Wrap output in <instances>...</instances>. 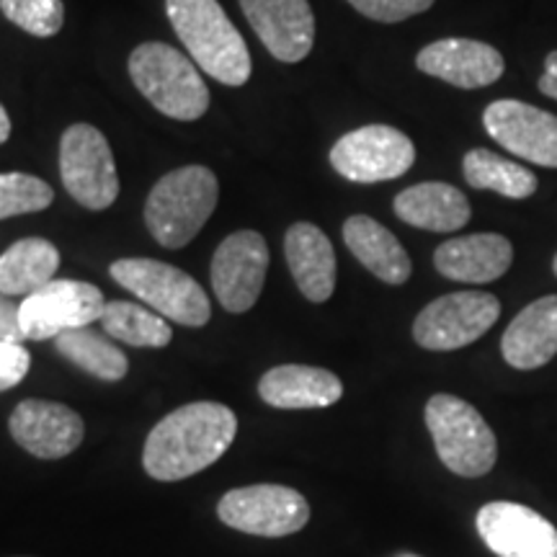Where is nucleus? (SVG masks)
I'll list each match as a JSON object with an SVG mask.
<instances>
[{
    "label": "nucleus",
    "mask_w": 557,
    "mask_h": 557,
    "mask_svg": "<svg viewBox=\"0 0 557 557\" xmlns=\"http://www.w3.org/2000/svg\"><path fill=\"white\" fill-rule=\"evenodd\" d=\"M485 132L527 163L557 169V116L532 103L498 99L483 114Z\"/></svg>",
    "instance_id": "ddd939ff"
},
{
    "label": "nucleus",
    "mask_w": 557,
    "mask_h": 557,
    "mask_svg": "<svg viewBox=\"0 0 557 557\" xmlns=\"http://www.w3.org/2000/svg\"><path fill=\"white\" fill-rule=\"evenodd\" d=\"M101 329L109 338L137 348H163L173 338L169 320L158 315V312L139 308L135 302H124V299L107 302L101 315Z\"/></svg>",
    "instance_id": "bb28decb"
},
{
    "label": "nucleus",
    "mask_w": 557,
    "mask_h": 557,
    "mask_svg": "<svg viewBox=\"0 0 557 557\" xmlns=\"http://www.w3.org/2000/svg\"><path fill=\"white\" fill-rule=\"evenodd\" d=\"M32 357L21 344L0 341V393L16 387L29 374Z\"/></svg>",
    "instance_id": "7c9ffc66"
},
{
    "label": "nucleus",
    "mask_w": 557,
    "mask_h": 557,
    "mask_svg": "<svg viewBox=\"0 0 557 557\" xmlns=\"http://www.w3.org/2000/svg\"><path fill=\"white\" fill-rule=\"evenodd\" d=\"M129 75L139 94L171 120L197 122L212 101L197 62L165 41L139 45L129 54Z\"/></svg>",
    "instance_id": "20e7f679"
},
{
    "label": "nucleus",
    "mask_w": 557,
    "mask_h": 557,
    "mask_svg": "<svg viewBox=\"0 0 557 557\" xmlns=\"http://www.w3.org/2000/svg\"><path fill=\"white\" fill-rule=\"evenodd\" d=\"M18 308L21 305H13L11 297H5L3 292H0V341H11V344L26 341L24 331H21Z\"/></svg>",
    "instance_id": "2f4dec72"
},
{
    "label": "nucleus",
    "mask_w": 557,
    "mask_h": 557,
    "mask_svg": "<svg viewBox=\"0 0 557 557\" xmlns=\"http://www.w3.org/2000/svg\"><path fill=\"white\" fill-rule=\"evenodd\" d=\"M553 271H555V276H557V256H555V261H553Z\"/></svg>",
    "instance_id": "f704fd0d"
},
{
    "label": "nucleus",
    "mask_w": 557,
    "mask_h": 557,
    "mask_svg": "<svg viewBox=\"0 0 557 557\" xmlns=\"http://www.w3.org/2000/svg\"><path fill=\"white\" fill-rule=\"evenodd\" d=\"M218 517L222 524L256 537H289L310 521V504L295 487L261 483L225 493Z\"/></svg>",
    "instance_id": "1a4fd4ad"
},
{
    "label": "nucleus",
    "mask_w": 557,
    "mask_h": 557,
    "mask_svg": "<svg viewBox=\"0 0 557 557\" xmlns=\"http://www.w3.org/2000/svg\"><path fill=\"white\" fill-rule=\"evenodd\" d=\"M344 240L361 267L372 271L385 284L400 287L413 274V263L400 240L367 214H354L344 222Z\"/></svg>",
    "instance_id": "5701e85b"
},
{
    "label": "nucleus",
    "mask_w": 557,
    "mask_h": 557,
    "mask_svg": "<svg viewBox=\"0 0 557 557\" xmlns=\"http://www.w3.org/2000/svg\"><path fill=\"white\" fill-rule=\"evenodd\" d=\"M60 176L81 207L109 209L120 197L114 152L94 124H70L60 139Z\"/></svg>",
    "instance_id": "0eeeda50"
},
{
    "label": "nucleus",
    "mask_w": 557,
    "mask_h": 557,
    "mask_svg": "<svg viewBox=\"0 0 557 557\" xmlns=\"http://www.w3.org/2000/svg\"><path fill=\"white\" fill-rule=\"evenodd\" d=\"M361 16L380 21V24H398L418 13L429 11L434 0H348Z\"/></svg>",
    "instance_id": "c756f323"
},
{
    "label": "nucleus",
    "mask_w": 557,
    "mask_h": 557,
    "mask_svg": "<svg viewBox=\"0 0 557 557\" xmlns=\"http://www.w3.org/2000/svg\"><path fill=\"white\" fill-rule=\"evenodd\" d=\"M54 348L67 361H73L75 367H81L83 372L94 374L103 382H120L129 372V361L120 348L111 344L107 336L90 329L62 331L54 338Z\"/></svg>",
    "instance_id": "a878e982"
},
{
    "label": "nucleus",
    "mask_w": 557,
    "mask_h": 557,
    "mask_svg": "<svg viewBox=\"0 0 557 557\" xmlns=\"http://www.w3.org/2000/svg\"><path fill=\"white\" fill-rule=\"evenodd\" d=\"M395 214L410 227L431 233H455L470 222V201L457 186L426 181L400 191L393 201Z\"/></svg>",
    "instance_id": "4be33fe9"
},
{
    "label": "nucleus",
    "mask_w": 557,
    "mask_h": 557,
    "mask_svg": "<svg viewBox=\"0 0 557 557\" xmlns=\"http://www.w3.org/2000/svg\"><path fill=\"white\" fill-rule=\"evenodd\" d=\"M500 351L521 372L545 367L557 354V295L527 305L506 329Z\"/></svg>",
    "instance_id": "412c9836"
},
{
    "label": "nucleus",
    "mask_w": 557,
    "mask_h": 557,
    "mask_svg": "<svg viewBox=\"0 0 557 557\" xmlns=\"http://www.w3.org/2000/svg\"><path fill=\"white\" fill-rule=\"evenodd\" d=\"M259 395L271 408L282 410L329 408L341 400L344 385L329 369L282 364L263 374L259 382Z\"/></svg>",
    "instance_id": "aec40b11"
},
{
    "label": "nucleus",
    "mask_w": 557,
    "mask_h": 557,
    "mask_svg": "<svg viewBox=\"0 0 557 557\" xmlns=\"http://www.w3.org/2000/svg\"><path fill=\"white\" fill-rule=\"evenodd\" d=\"M500 318L498 297L487 292H455L418 312L413 338L429 351H457L483 338Z\"/></svg>",
    "instance_id": "9d476101"
},
{
    "label": "nucleus",
    "mask_w": 557,
    "mask_h": 557,
    "mask_svg": "<svg viewBox=\"0 0 557 557\" xmlns=\"http://www.w3.org/2000/svg\"><path fill=\"white\" fill-rule=\"evenodd\" d=\"M250 29L282 62H302L315 45V13L308 0H240Z\"/></svg>",
    "instance_id": "dca6fc26"
},
{
    "label": "nucleus",
    "mask_w": 557,
    "mask_h": 557,
    "mask_svg": "<svg viewBox=\"0 0 557 557\" xmlns=\"http://www.w3.org/2000/svg\"><path fill=\"white\" fill-rule=\"evenodd\" d=\"M284 253L297 289L310 302H325L336 289V250H333L329 235L312 225V222H297L287 230L284 238Z\"/></svg>",
    "instance_id": "6ab92c4d"
},
{
    "label": "nucleus",
    "mask_w": 557,
    "mask_h": 557,
    "mask_svg": "<svg viewBox=\"0 0 557 557\" xmlns=\"http://www.w3.org/2000/svg\"><path fill=\"white\" fill-rule=\"evenodd\" d=\"M9 431L21 449L39 459H62L81 447L83 418L54 400H21L9 418Z\"/></svg>",
    "instance_id": "2eb2a0df"
},
{
    "label": "nucleus",
    "mask_w": 557,
    "mask_h": 557,
    "mask_svg": "<svg viewBox=\"0 0 557 557\" xmlns=\"http://www.w3.org/2000/svg\"><path fill=\"white\" fill-rule=\"evenodd\" d=\"M416 65L431 78L472 90L493 86L504 75L506 60L496 47L485 45V41L449 37L423 47L418 52Z\"/></svg>",
    "instance_id": "f3484780"
},
{
    "label": "nucleus",
    "mask_w": 557,
    "mask_h": 557,
    "mask_svg": "<svg viewBox=\"0 0 557 557\" xmlns=\"http://www.w3.org/2000/svg\"><path fill=\"white\" fill-rule=\"evenodd\" d=\"M173 32L191 60L222 86H246L253 62L246 39L218 0H165Z\"/></svg>",
    "instance_id": "f03ea898"
},
{
    "label": "nucleus",
    "mask_w": 557,
    "mask_h": 557,
    "mask_svg": "<svg viewBox=\"0 0 557 557\" xmlns=\"http://www.w3.org/2000/svg\"><path fill=\"white\" fill-rule=\"evenodd\" d=\"M220 184L207 165H184L165 173L145 201V225L163 248H184L212 218Z\"/></svg>",
    "instance_id": "7ed1b4c3"
},
{
    "label": "nucleus",
    "mask_w": 557,
    "mask_h": 557,
    "mask_svg": "<svg viewBox=\"0 0 557 557\" xmlns=\"http://www.w3.org/2000/svg\"><path fill=\"white\" fill-rule=\"evenodd\" d=\"M60 269V250L45 238H24L0 256V292L32 295L50 284Z\"/></svg>",
    "instance_id": "b1692460"
},
{
    "label": "nucleus",
    "mask_w": 557,
    "mask_h": 557,
    "mask_svg": "<svg viewBox=\"0 0 557 557\" xmlns=\"http://www.w3.org/2000/svg\"><path fill=\"white\" fill-rule=\"evenodd\" d=\"M426 426L444 468L462 478H483L493 470L498 442L478 408L457 395H434L426 403Z\"/></svg>",
    "instance_id": "39448f33"
},
{
    "label": "nucleus",
    "mask_w": 557,
    "mask_h": 557,
    "mask_svg": "<svg viewBox=\"0 0 557 557\" xmlns=\"http://www.w3.org/2000/svg\"><path fill=\"white\" fill-rule=\"evenodd\" d=\"M52 199L54 191L47 181L29 173H0V220L41 212Z\"/></svg>",
    "instance_id": "cd10ccee"
},
{
    "label": "nucleus",
    "mask_w": 557,
    "mask_h": 557,
    "mask_svg": "<svg viewBox=\"0 0 557 557\" xmlns=\"http://www.w3.org/2000/svg\"><path fill=\"white\" fill-rule=\"evenodd\" d=\"M475 524L498 557H557V529L534 508L493 500L480 508Z\"/></svg>",
    "instance_id": "4468645a"
},
{
    "label": "nucleus",
    "mask_w": 557,
    "mask_h": 557,
    "mask_svg": "<svg viewBox=\"0 0 557 557\" xmlns=\"http://www.w3.org/2000/svg\"><path fill=\"white\" fill-rule=\"evenodd\" d=\"M513 246L498 233L451 238L436 248L434 267L442 276L465 284L496 282L511 269Z\"/></svg>",
    "instance_id": "a211bd4d"
},
{
    "label": "nucleus",
    "mask_w": 557,
    "mask_h": 557,
    "mask_svg": "<svg viewBox=\"0 0 557 557\" xmlns=\"http://www.w3.org/2000/svg\"><path fill=\"white\" fill-rule=\"evenodd\" d=\"M11 137V120H9V111L3 109V103H0V145L5 143V139Z\"/></svg>",
    "instance_id": "72a5a7b5"
},
{
    "label": "nucleus",
    "mask_w": 557,
    "mask_h": 557,
    "mask_svg": "<svg viewBox=\"0 0 557 557\" xmlns=\"http://www.w3.org/2000/svg\"><path fill=\"white\" fill-rule=\"evenodd\" d=\"M269 271V246L256 230H238L212 256V289L227 312H248L259 302Z\"/></svg>",
    "instance_id": "f8f14e48"
},
{
    "label": "nucleus",
    "mask_w": 557,
    "mask_h": 557,
    "mask_svg": "<svg viewBox=\"0 0 557 557\" xmlns=\"http://www.w3.org/2000/svg\"><path fill=\"white\" fill-rule=\"evenodd\" d=\"M462 173L472 189L496 191L506 199H527L540 186L537 176L524 165L485 148H475L465 156Z\"/></svg>",
    "instance_id": "393cba45"
},
{
    "label": "nucleus",
    "mask_w": 557,
    "mask_h": 557,
    "mask_svg": "<svg viewBox=\"0 0 557 557\" xmlns=\"http://www.w3.org/2000/svg\"><path fill=\"white\" fill-rule=\"evenodd\" d=\"M3 16L32 37H54L65 24L62 0H0Z\"/></svg>",
    "instance_id": "c85d7f7f"
},
{
    "label": "nucleus",
    "mask_w": 557,
    "mask_h": 557,
    "mask_svg": "<svg viewBox=\"0 0 557 557\" xmlns=\"http://www.w3.org/2000/svg\"><path fill=\"white\" fill-rule=\"evenodd\" d=\"M537 86L542 94L557 101V50L549 52L545 58V70H542V78L537 81Z\"/></svg>",
    "instance_id": "473e14b6"
},
{
    "label": "nucleus",
    "mask_w": 557,
    "mask_h": 557,
    "mask_svg": "<svg viewBox=\"0 0 557 557\" xmlns=\"http://www.w3.org/2000/svg\"><path fill=\"white\" fill-rule=\"evenodd\" d=\"M416 163V145L389 124H367L346 132L331 148V165L354 184H382L406 176Z\"/></svg>",
    "instance_id": "6e6552de"
},
{
    "label": "nucleus",
    "mask_w": 557,
    "mask_h": 557,
    "mask_svg": "<svg viewBox=\"0 0 557 557\" xmlns=\"http://www.w3.org/2000/svg\"><path fill=\"white\" fill-rule=\"evenodd\" d=\"M109 274L116 284L150 305L158 315L173 323L201 329L212 318V305L197 278L171 263L156 259H120L111 263Z\"/></svg>",
    "instance_id": "423d86ee"
},
{
    "label": "nucleus",
    "mask_w": 557,
    "mask_h": 557,
    "mask_svg": "<svg viewBox=\"0 0 557 557\" xmlns=\"http://www.w3.org/2000/svg\"><path fill=\"white\" fill-rule=\"evenodd\" d=\"M238 418L222 403L199 400L181 406L148 434L143 449L145 472L160 483L199 475L230 449Z\"/></svg>",
    "instance_id": "f257e3e1"
},
{
    "label": "nucleus",
    "mask_w": 557,
    "mask_h": 557,
    "mask_svg": "<svg viewBox=\"0 0 557 557\" xmlns=\"http://www.w3.org/2000/svg\"><path fill=\"white\" fill-rule=\"evenodd\" d=\"M107 299L101 289L75 278H52L50 284L26 295L18 308L21 331L29 341L58 338L62 331L88 329L101 320Z\"/></svg>",
    "instance_id": "9b49d317"
}]
</instances>
